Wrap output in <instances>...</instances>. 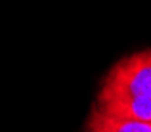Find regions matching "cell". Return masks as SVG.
<instances>
[{
	"mask_svg": "<svg viewBox=\"0 0 151 132\" xmlns=\"http://www.w3.org/2000/svg\"><path fill=\"white\" fill-rule=\"evenodd\" d=\"M94 105L118 118L151 123V48L121 57L104 76Z\"/></svg>",
	"mask_w": 151,
	"mask_h": 132,
	"instance_id": "1",
	"label": "cell"
},
{
	"mask_svg": "<svg viewBox=\"0 0 151 132\" xmlns=\"http://www.w3.org/2000/svg\"><path fill=\"white\" fill-rule=\"evenodd\" d=\"M84 132H151V123L118 118L92 105L86 119Z\"/></svg>",
	"mask_w": 151,
	"mask_h": 132,
	"instance_id": "2",
	"label": "cell"
}]
</instances>
